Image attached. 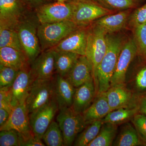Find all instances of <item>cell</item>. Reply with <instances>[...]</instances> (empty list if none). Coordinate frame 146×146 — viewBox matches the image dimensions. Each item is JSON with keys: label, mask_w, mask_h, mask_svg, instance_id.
<instances>
[{"label": "cell", "mask_w": 146, "mask_h": 146, "mask_svg": "<svg viewBox=\"0 0 146 146\" xmlns=\"http://www.w3.org/2000/svg\"><path fill=\"white\" fill-rule=\"evenodd\" d=\"M107 50L97 69L95 81L97 95L106 92L110 87L120 52L124 44L122 37L112 34L106 35Z\"/></svg>", "instance_id": "cell-1"}, {"label": "cell", "mask_w": 146, "mask_h": 146, "mask_svg": "<svg viewBox=\"0 0 146 146\" xmlns=\"http://www.w3.org/2000/svg\"><path fill=\"white\" fill-rule=\"evenodd\" d=\"M79 27L72 21L39 24L37 27V35L42 52L55 46Z\"/></svg>", "instance_id": "cell-2"}, {"label": "cell", "mask_w": 146, "mask_h": 146, "mask_svg": "<svg viewBox=\"0 0 146 146\" xmlns=\"http://www.w3.org/2000/svg\"><path fill=\"white\" fill-rule=\"evenodd\" d=\"M107 34L95 24L88 29L85 56L92 65L94 82L98 67L107 50Z\"/></svg>", "instance_id": "cell-3"}, {"label": "cell", "mask_w": 146, "mask_h": 146, "mask_svg": "<svg viewBox=\"0 0 146 146\" xmlns=\"http://www.w3.org/2000/svg\"><path fill=\"white\" fill-rule=\"evenodd\" d=\"M56 121L63 134L64 146L73 145L78 135L86 127L82 114L75 112L72 108L60 110Z\"/></svg>", "instance_id": "cell-4"}, {"label": "cell", "mask_w": 146, "mask_h": 146, "mask_svg": "<svg viewBox=\"0 0 146 146\" xmlns=\"http://www.w3.org/2000/svg\"><path fill=\"white\" fill-rule=\"evenodd\" d=\"M72 21L79 27H86L93 21L111 13V10L105 8L93 0H72Z\"/></svg>", "instance_id": "cell-5"}, {"label": "cell", "mask_w": 146, "mask_h": 146, "mask_svg": "<svg viewBox=\"0 0 146 146\" xmlns=\"http://www.w3.org/2000/svg\"><path fill=\"white\" fill-rule=\"evenodd\" d=\"M38 25L31 18L27 17L20 22L16 29L23 51L30 63L42 52L37 35Z\"/></svg>", "instance_id": "cell-6"}, {"label": "cell", "mask_w": 146, "mask_h": 146, "mask_svg": "<svg viewBox=\"0 0 146 146\" xmlns=\"http://www.w3.org/2000/svg\"><path fill=\"white\" fill-rule=\"evenodd\" d=\"M55 78L50 80H35L25 104L29 114L44 106L54 98Z\"/></svg>", "instance_id": "cell-7"}, {"label": "cell", "mask_w": 146, "mask_h": 146, "mask_svg": "<svg viewBox=\"0 0 146 146\" xmlns=\"http://www.w3.org/2000/svg\"><path fill=\"white\" fill-rule=\"evenodd\" d=\"M30 9L24 0H0V28L16 29Z\"/></svg>", "instance_id": "cell-8"}, {"label": "cell", "mask_w": 146, "mask_h": 146, "mask_svg": "<svg viewBox=\"0 0 146 146\" xmlns=\"http://www.w3.org/2000/svg\"><path fill=\"white\" fill-rule=\"evenodd\" d=\"M39 24L72 21L73 7L71 1L45 3L35 9Z\"/></svg>", "instance_id": "cell-9"}, {"label": "cell", "mask_w": 146, "mask_h": 146, "mask_svg": "<svg viewBox=\"0 0 146 146\" xmlns=\"http://www.w3.org/2000/svg\"><path fill=\"white\" fill-rule=\"evenodd\" d=\"M58 110V105L54 97L49 102L29 114L31 127L35 136L42 139Z\"/></svg>", "instance_id": "cell-10"}, {"label": "cell", "mask_w": 146, "mask_h": 146, "mask_svg": "<svg viewBox=\"0 0 146 146\" xmlns=\"http://www.w3.org/2000/svg\"><path fill=\"white\" fill-rule=\"evenodd\" d=\"M9 129H14L21 133L23 142L34 134L30 123L29 113L25 103L13 108L8 121L0 127V131Z\"/></svg>", "instance_id": "cell-11"}, {"label": "cell", "mask_w": 146, "mask_h": 146, "mask_svg": "<svg viewBox=\"0 0 146 146\" xmlns=\"http://www.w3.org/2000/svg\"><path fill=\"white\" fill-rule=\"evenodd\" d=\"M138 52L137 45L134 39H131L125 43L111 79L110 86L115 84H125L128 68Z\"/></svg>", "instance_id": "cell-12"}, {"label": "cell", "mask_w": 146, "mask_h": 146, "mask_svg": "<svg viewBox=\"0 0 146 146\" xmlns=\"http://www.w3.org/2000/svg\"><path fill=\"white\" fill-rule=\"evenodd\" d=\"M33 81L30 65L19 70L10 88L11 104L13 108L25 103Z\"/></svg>", "instance_id": "cell-13"}, {"label": "cell", "mask_w": 146, "mask_h": 146, "mask_svg": "<svg viewBox=\"0 0 146 146\" xmlns=\"http://www.w3.org/2000/svg\"><path fill=\"white\" fill-rule=\"evenodd\" d=\"M55 53V50L53 48L42 51L31 63V70L34 80L54 78Z\"/></svg>", "instance_id": "cell-14"}, {"label": "cell", "mask_w": 146, "mask_h": 146, "mask_svg": "<svg viewBox=\"0 0 146 146\" xmlns=\"http://www.w3.org/2000/svg\"><path fill=\"white\" fill-rule=\"evenodd\" d=\"M88 29L79 27L52 48L56 51H64L85 56Z\"/></svg>", "instance_id": "cell-15"}, {"label": "cell", "mask_w": 146, "mask_h": 146, "mask_svg": "<svg viewBox=\"0 0 146 146\" xmlns=\"http://www.w3.org/2000/svg\"><path fill=\"white\" fill-rule=\"evenodd\" d=\"M96 93L94 79L76 88L72 109L76 113L82 114L94 101Z\"/></svg>", "instance_id": "cell-16"}, {"label": "cell", "mask_w": 146, "mask_h": 146, "mask_svg": "<svg viewBox=\"0 0 146 146\" xmlns=\"http://www.w3.org/2000/svg\"><path fill=\"white\" fill-rule=\"evenodd\" d=\"M65 77L76 88L94 79L92 65L85 56L79 57Z\"/></svg>", "instance_id": "cell-17"}, {"label": "cell", "mask_w": 146, "mask_h": 146, "mask_svg": "<svg viewBox=\"0 0 146 146\" xmlns=\"http://www.w3.org/2000/svg\"><path fill=\"white\" fill-rule=\"evenodd\" d=\"M75 90L68 79L56 74L55 77L54 97L59 110L72 107Z\"/></svg>", "instance_id": "cell-18"}, {"label": "cell", "mask_w": 146, "mask_h": 146, "mask_svg": "<svg viewBox=\"0 0 146 146\" xmlns=\"http://www.w3.org/2000/svg\"><path fill=\"white\" fill-rule=\"evenodd\" d=\"M108 104L112 111L119 108L129 107L133 99L132 92L125 84L111 86L106 92Z\"/></svg>", "instance_id": "cell-19"}, {"label": "cell", "mask_w": 146, "mask_h": 146, "mask_svg": "<svg viewBox=\"0 0 146 146\" xmlns=\"http://www.w3.org/2000/svg\"><path fill=\"white\" fill-rule=\"evenodd\" d=\"M112 111L104 92L97 94L91 105L82 115L87 125L97 120L102 119Z\"/></svg>", "instance_id": "cell-20"}, {"label": "cell", "mask_w": 146, "mask_h": 146, "mask_svg": "<svg viewBox=\"0 0 146 146\" xmlns=\"http://www.w3.org/2000/svg\"><path fill=\"white\" fill-rule=\"evenodd\" d=\"M0 64L20 70L31 65L23 52L9 47L0 48Z\"/></svg>", "instance_id": "cell-21"}, {"label": "cell", "mask_w": 146, "mask_h": 146, "mask_svg": "<svg viewBox=\"0 0 146 146\" xmlns=\"http://www.w3.org/2000/svg\"><path fill=\"white\" fill-rule=\"evenodd\" d=\"M129 13L128 10H125L116 14L106 15L98 19L94 24L103 29L107 34H112L125 27Z\"/></svg>", "instance_id": "cell-22"}, {"label": "cell", "mask_w": 146, "mask_h": 146, "mask_svg": "<svg viewBox=\"0 0 146 146\" xmlns=\"http://www.w3.org/2000/svg\"><path fill=\"white\" fill-rule=\"evenodd\" d=\"M80 56L70 52L55 50V67L56 74L66 77Z\"/></svg>", "instance_id": "cell-23"}, {"label": "cell", "mask_w": 146, "mask_h": 146, "mask_svg": "<svg viewBox=\"0 0 146 146\" xmlns=\"http://www.w3.org/2000/svg\"><path fill=\"white\" fill-rule=\"evenodd\" d=\"M117 125L109 123H104L99 133L88 146H112L116 137Z\"/></svg>", "instance_id": "cell-24"}, {"label": "cell", "mask_w": 146, "mask_h": 146, "mask_svg": "<svg viewBox=\"0 0 146 146\" xmlns=\"http://www.w3.org/2000/svg\"><path fill=\"white\" fill-rule=\"evenodd\" d=\"M141 141L135 127L129 123H127L122 128L113 145L136 146L142 144Z\"/></svg>", "instance_id": "cell-25"}, {"label": "cell", "mask_w": 146, "mask_h": 146, "mask_svg": "<svg viewBox=\"0 0 146 146\" xmlns=\"http://www.w3.org/2000/svg\"><path fill=\"white\" fill-rule=\"evenodd\" d=\"M139 112L138 106L123 108L113 110L102 119L103 122L119 125L127 121Z\"/></svg>", "instance_id": "cell-26"}, {"label": "cell", "mask_w": 146, "mask_h": 146, "mask_svg": "<svg viewBox=\"0 0 146 146\" xmlns=\"http://www.w3.org/2000/svg\"><path fill=\"white\" fill-rule=\"evenodd\" d=\"M103 124V122L101 119L87 125L83 130L77 136L73 145L88 146L98 136Z\"/></svg>", "instance_id": "cell-27"}, {"label": "cell", "mask_w": 146, "mask_h": 146, "mask_svg": "<svg viewBox=\"0 0 146 146\" xmlns=\"http://www.w3.org/2000/svg\"><path fill=\"white\" fill-rule=\"evenodd\" d=\"M45 145L48 146H64L62 131L57 121H53L42 137Z\"/></svg>", "instance_id": "cell-28"}, {"label": "cell", "mask_w": 146, "mask_h": 146, "mask_svg": "<svg viewBox=\"0 0 146 146\" xmlns=\"http://www.w3.org/2000/svg\"><path fill=\"white\" fill-rule=\"evenodd\" d=\"M4 47H11L23 52L16 29L0 28V48Z\"/></svg>", "instance_id": "cell-29"}, {"label": "cell", "mask_w": 146, "mask_h": 146, "mask_svg": "<svg viewBox=\"0 0 146 146\" xmlns=\"http://www.w3.org/2000/svg\"><path fill=\"white\" fill-rule=\"evenodd\" d=\"M23 138L21 133L14 129L1 130L0 146H22Z\"/></svg>", "instance_id": "cell-30"}, {"label": "cell", "mask_w": 146, "mask_h": 146, "mask_svg": "<svg viewBox=\"0 0 146 146\" xmlns=\"http://www.w3.org/2000/svg\"><path fill=\"white\" fill-rule=\"evenodd\" d=\"M102 6L110 10H125L133 8L136 0H96Z\"/></svg>", "instance_id": "cell-31"}, {"label": "cell", "mask_w": 146, "mask_h": 146, "mask_svg": "<svg viewBox=\"0 0 146 146\" xmlns=\"http://www.w3.org/2000/svg\"><path fill=\"white\" fill-rule=\"evenodd\" d=\"M19 71L0 64V88H11Z\"/></svg>", "instance_id": "cell-32"}, {"label": "cell", "mask_w": 146, "mask_h": 146, "mask_svg": "<svg viewBox=\"0 0 146 146\" xmlns=\"http://www.w3.org/2000/svg\"><path fill=\"white\" fill-rule=\"evenodd\" d=\"M134 34L138 52L146 58V22L134 27Z\"/></svg>", "instance_id": "cell-33"}, {"label": "cell", "mask_w": 146, "mask_h": 146, "mask_svg": "<svg viewBox=\"0 0 146 146\" xmlns=\"http://www.w3.org/2000/svg\"><path fill=\"white\" fill-rule=\"evenodd\" d=\"M132 122L141 141L146 140V116L141 113H137L132 118Z\"/></svg>", "instance_id": "cell-34"}, {"label": "cell", "mask_w": 146, "mask_h": 146, "mask_svg": "<svg viewBox=\"0 0 146 146\" xmlns=\"http://www.w3.org/2000/svg\"><path fill=\"white\" fill-rule=\"evenodd\" d=\"M130 17L129 24L133 27L146 23V3L136 9Z\"/></svg>", "instance_id": "cell-35"}, {"label": "cell", "mask_w": 146, "mask_h": 146, "mask_svg": "<svg viewBox=\"0 0 146 146\" xmlns=\"http://www.w3.org/2000/svg\"><path fill=\"white\" fill-rule=\"evenodd\" d=\"M0 89V108L6 110L11 113L13 108L11 104L10 88H1Z\"/></svg>", "instance_id": "cell-36"}, {"label": "cell", "mask_w": 146, "mask_h": 146, "mask_svg": "<svg viewBox=\"0 0 146 146\" xmlns=\"http://www.w3.org/2000/svg\"><path fill=\"white\" fill-rule=\"evenodd\" d=\"M134 84L135 88L138 92L146 94V65L141 68L136 74Z\"/></svg>", "instance_id": "cell-37"}, {"label": "cell", "mask_w": 146, "mask_h": 146, "mask_svg": "<svg viewBox=\"0 0 146 146\" xmlns=\"http://www.w3.org/2000/svg\"><path fill=\"white\" fill-rule=\"evenodd\" d=\"M40 139L34 134L24 141L22 146H44L45 144Z\"/></svg>", "instance_id": "cell-38"}, {"label": "cell", "mask_w": 146, "mask_h": 146, "mask_svg": "<svg viewBox=\"0 0 146 146\" xmlns=\"http://www.w3.org/2000/svg\"><path fill=\"white\" fill-rule=\"evenodd\" d=\"M137 106L139 113L146 116V96H142L138 99Z\"/></svg>", "instance_id": "cell-39"}, {"label": "cell", "mask_w": 146, "mask_h": 146, "mask_svg": "<svg viewBox=\"0 0 146 146\" xmlns=\"http://www.w3.org/2000/svg\"><path fill=\"white\" fill-rule=\"evenodd\" d=\"M30 9H36L40 6L45 3L46 0H24Z\"/></svg>", "instance_id": "cell-40"}, {"label": "cell", "mask_w": 146, "mask_h": 146, "mask_svg": "<svg viewBox=\"0 0 146 146\" xmlns=\"http://www.w3.org/2000/svg\"><path fill=\"white\" fill-rule=\"evenodd\" d=\"M10 113L6 110L0 108V127L4 125L8 121Z\"/></svg>", "instance_id": "cell-41"}, {"label": "cell", "mask_w": 146, "mask_h": 146, "mask_svg": "<svg viewBox=\"0 0 146 146\" xmlns=\"http://www.w3.org/2000/svg\"><path fill=\"white\" fill-rule=\"evenodd\" d=\"M57 1L60 2H64L66 1V0H57Z\"/></svg>", "instance_id": "cell-42"}, {"label": "cell", "mask_w": 146, "mask_h": 146, "mask_svg": "<svg viewBox=\"0 0 146 146\" xmlns=\"http://www.w3.org/2000/svg\"><path fill=\"white\" fill-rule=\"evenodd\" d=\"M143 145H144L146 146V140L145 141H143Z\"/></svg>", "instance_id": "cell-43"}, {"label": "cell", "mask_w": 146, "mask_h": 146, "mask_svg": "<svg viewBox=\"0 0 146 146\" xmlns=\"http://www.w3.org/2000/svg\"><path fill=\"white\" fill-rule=\"evenodd\" d=\"M136 1H144V0H136Z\"/></svg>", "instance_id": "cell-44"}, {"label": "cell", "mask_w": 146, "mask_h": 146, "mask_svg": "<svg viewBox=\"0 0 146 146\" xmlns=\"http://www.w3.org/2000/svg\"><path fill=\"white\" fill-rule=\"evenodd\" d=\"M143 96H146V93L145 94H144V95H143Z\"/></svg>", "instance_id": "cell-45"}, {"label": "cell", "mask_w": 146, "mask_h": 146, "mask_svg": "<svg viewBox=\"0 0 146 146\" xmlns=\"http://www.w3.org/2000/svg\"><path fill=\"white\" fill-rule=\"evenodd\" d=\"M93 1H96V0H93Z\"/></svg>", "instance_id": "cell-46"}]
</instances>
